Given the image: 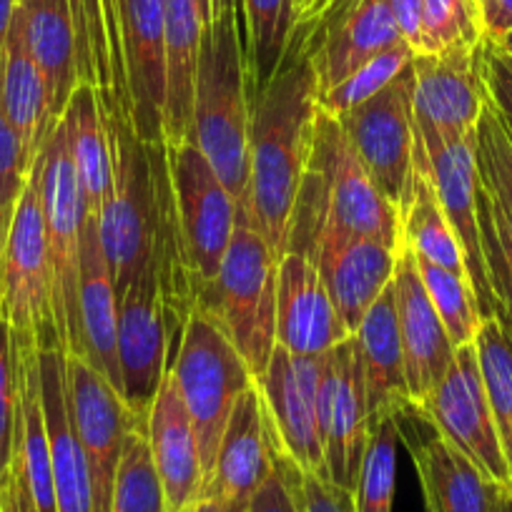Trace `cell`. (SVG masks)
<instances>
[{"instance_id":"2","label":"cell","mask_w":512,"mask_h":512,"mask_svg":"<svg viewBox=\"0 0 512 512\" xmlns=\"http://www.w3.org/2000/svg\"><path fill=\"white\" fill-rule=\"evenodd\" d=\"M319 231L367 236L400 249V211L374 184L342 123L324 111L314 121L312 156L287 251H304Z\"/></svg>"},{"instance_id":"61","label":"cell","mask_w":512,"mask_h":512,"mask_svg":"<svg viewBox=\"0 0 512 512\" xmlns=\"http://www.w3.org/2000/svg\"><path fill=\"white\" fill-rule=\"evenodd\" d=\"M18 3H23V0H18Z\"/></svg>"},{"instance_id":"32","label":"cell","mask_w":512,"mask_h":512,"mask_svg":"<svg viewBox=\"0 0 512 512\" xmlns=\"http://www.w3.org/2000/svg\"><path fill=\"white\" fill-rule=\"evenodd\" d=\"M166 28V103L164 141L166 146L191 139L194 123V88L199 66L201 26L196 0H164Z\"/></svg>"},{"instance_id":"10","label":"cell","mask_w":512,"mask_h":512,"mask_svg":"<svg viewBox=\"0 0 512 512\" xmlns=\"http://www.w3.org/2000/svg\"><path fill=\"white\" fill-rule=\"evenodd\" d=\"M181 239L199 292L216 277L236 226V201L194 141L166 146ZM199 299V297H196Z\"/></svg>"},{"instance_id":"22","label":"cell","mask_w":512,"mask_h":512,"mask_svg":"<svg viewBox=\"0 0 512 512\" xmlns=\"http://www.w3.org/2000/svg\"><path fill=\"white\" fill-rule=\"evenodd\" d=\"M272 470L267 410H264L262 392L254 382L239 397L226 422L214 470L201 497H214L224 512H249L251 500Z\"/></svg>"},{"instance_id":"11","label":"cell","mask_w":512,"mask_h":512,"mask_svg":"<svg viewBox=\"0 0 512 512\" xmlns=\"http://www.w3.org/2000/svg\"><path fill=\"white\" fill-rule=\"evenodd\" d=\"M66 397L91 475L93 512H111L123 442L144 422L128 410L121 392L86 357L66 354Z\"/></svg>"},{"instance_id":"12","label":"cell","mask_w":512,"mask_h":512,"mask_svg":"<svg viewBox=\"0 0 512 512\" xmlns=\"http://www.w3.org/2000/svg\"><path fill=\"white\" fill-rule=\"evenodd\" d=\"M412 96H415V68L410 63L377 96L342 116H334L342 123L344 134L352 141L374 184L395 206H400L412 174V149H415Z\"/></svg>"},{"instance_id":"31","label":"cell","mask_w":512,"mask_h":512,"mask_svg":"<svg viewBox=\"0 0 512 512\" xmlns=\"http://www.w3.org/2000/svg\"><path fill=\"white\" fill-rule=\"evenodd\" d=\"M0 106L21 136L31 161L38 159L56 123L48 113V93L41 68L28 51L21 11H16L0 51Z\"/></svg>"},{"instance_id":"16","label":"cell","mask_w":512,"mask_h":512,"mask_svg":"<svg viewBox=\"0 0 512 512\" xmlns=\"http://www.w3.org/2000/svg\"><path fill=\"white\" fill-rule=\"evenodd\" d=\"M477 46L420 53L412 61L415 68L412 118H415V136L422 144L462 139L477 128L482 106L487 101Z\"/></svg>"},{"instance_id":"55","label":"cell","mask_w":512,"mask_h":512,"mask_svg":"<svg viewBox=\"0 0 512 512\" xmlns=\"http://www.w3.org/2000/svg\"><path fill=\"white\" fill-rule=\"evenodd\" d=\"M8 229H11V221L0 214V304H3V256H6Z\"/></svg>"},{"instance_id":"51","label":"cell","mask_w":512,"mask_h":512,"mask_svg":"<svg viewBox=\"0 0 512 512\" xmlns=\"http://www.w3.org/2000/svg\"><path fill=\"white\" fill-rule=\"evenodd\" d=\"M482 38L500 43L512 31V0H480Z\"/></svg>"},{"instance_id":"46","label":"cell","mask_w":512,"mask_h":512,"mask_svg":"<svg viewBox=\"0 0 512 512\" xmlns=\"http://www.w3.org/2000/svg\"><path fill=\"white\" fill-rule=\"evenodd\" d=\"M33 164L36 161H31L21 136L0 106V214L8 221L13 219V211L21 201Z\"/></svg>"},{"instance_id":"54","label":"cell","mask_w":512,"mask_h":512,"mask_svg":"<svg viewBox=\"0 0 512 512\" xmlns=\"http://www.w3.org/2000/svg\"><path fill=\"white\" fill-rule=\"evenodd\" d=\"M337 3H342V0H317V6H314V11L309 13V18H307V21H304L302 26H297V28H294V31H299V28H309V26H314V23H317L319 18L324 16V13H329V11H332V8L337 6Z\"/></svg>"},{"instance_id":"1","label":"cell","mask_w":512,"mask_h":512,"mask_svg":"<svg viewBox=\"0 0 512 512\" xmlns=\"http://www.w3.org/2000/svg\"><path fill=\"white\" fill-rule=\"evenodd\" d=\"M317 83L302 48L289 46L277 76L249 98V204L277 259L289 249L294 211L309 169Z\"/></svg>"},{"instance_id":"53","label":"cell","mask_w":512,"mask_h":512,"mask_svg":"<svg viewBox=\"0 0 512 512\" xmlns=\"http://www.w3.org/2000/svg\"><path fill=\"white\" fill-rule=\"evenodd\" d=\"M18 11V0H0V51H3V43H6L8 31H11L13 16Z\"/></svg>"},{"instance_id":"45","label":"cell","mask_w":512,"mask_h":512,"mask_svg":"<svg viewBox=\"0 0 512 512\" xmlns=\"http://www.w3.org/2000/svg\"><path fill=\"white\" fill-rule=\"evenodd\" d=\"M21 422V374L11 324L0 317V480L11 470Z\"/></svg>"},{"instance_id":"23","label":"cell","mask_w":512,"mask_h":512,"mask_svg":"<svg viewBox=\"0 0 512 512\" xmlns=\"http://www.w3.org/2000/svg\"><path fill=\"white\" fill-rule=\"evenodd\" d=\"M395 307L400 327L402 354H405L407 390L412 405H420L450 369L455 344L447 337L442 319L437 317L415 267V256L407 246L397 249L395 264Z\"/></svg>"},{"instance_id":"3","label":"cell","mask_w":512,"mask_h":512,"mask_svg":"<svg viewBox=\"0 0 512 512\" xmlns=\"http://www.w3.org/2000/svg\"><path fill=\"white\" fill-rule=\"evenodd\" d=\"M279 259L256 224L249 196L236 201V226L219 272L201 287L196 307L204 309L231 339L254 379L267 372L277 347Z\"/></svg>"},{"instance_id":"57","label":"cell","mask_w":512,"mask_h":512,"mask_svg":"<svg viewBox=\"0 0 512 512\" xmlns=\"http://www.w3.org/2000/svg\"><path fill=\"white\" fill-rule=\"evenodd\" d=\"M184 512H224V510H221V505L214 500V497H199V500L191 502Z\"/></svg>"},{"instance_id":"56","label":"cell","mask_w":512,"mask_h":512,"mask_svg":"<svg viewBox=\"0 0 512 512\" xmlns=\"http://www.w3.org/2000/svg\"><path fill=\"white\" fill-rule=\"evenodd\" d=\"M314 6H317V0H294V28L307 21Z\"/></svg>"},{"instance_id":"37","label":"cell","mask_w":512,"mask_h":512,"mask_svg":"<svg viewBox=\"0 0 512 512\" xmlns=\"http://www.w3.org/2000/svg\"><path fill=\"white\" fill-rule=\"evenodd\" d=\"M111 512H166L164 487L151 457L146 420L131 427L123 442Z\"/></svg>"},{"instance_id":"8","label":"cell","mask_w":512,"mask_h":512,"mask_svg":"<svg viewBox=\"0 0 512 512\" xmlns=\"http://www.w3.org/2000/svg\"><path fill=\"white\" fill-rule=\"evenodd\" d=\"M0 317H6V322L11 324L13 339L21 347L63 352L56 314H53L51 267H48L38 159L33 164L31 176H28L21 201L13 211L11 229H8L6 256H3Z\"/></svg>"},{"instance_id":"41","label":"cell","mask_w":512,"mask_h":512,"mask_svg":"<svg viewBox=\"0 0 512 512\" xmlns=\"http://www.w3.org/2000/svg\"><path fill=\"white\" fill-rule=\"evenodd\" d=\"M475 156L480 184L500 206L502 216L512 226V141L502 126L500 111L487 96L475 131Z\"/></svg>"},{"instance_id":"4","label":"cell","mask_w":512,"mask_h":512,"mask_svg":"<svg viewBox=\"0 0 512 512\" xmlns=\"http://www.w3.org/2000/svg\"><path fill=\"white\" fill-rule=\"evenodd\" d=\"M191 141L234 201L249 191V93L241 53L239 13L201 33Z\"/></svg>"},{"instance_id":"25","label":"cell","mask_w":512,"mask_h":512,"mask_svg":"<svg viewBox=\"0 0 512 512\" xmlns=\"http://www.w3.org/2000/svg\"><path fill=\"white\" fill-rule=\"evenodd\" d=\"M354 342H357L359 364H362L369 425L374 430L379 422L395 420L412 407L400 327H397L395 284L390 282L382 297L364 314L354 332Z\"/></svg>"},{"instance_id":"6","label":"cell","mask_w":512,"mask_h":512,"mask_svg":"<svg viewBox=\"0 0 512 512\" xmlns=\"http://www.w3.org/2000/svg\"><path fill=\"white\" fill-rule=\"evenodd\" d=\"M174 354L169 369L174 372L184 405L194 422L201 465L209 480L226 422L239 397L256 379L224 329L199 307L191 312Z\"/></svg>"},{"instance_id":"14","label":"cell","mask_w":512,"mask_h":512,"mask_svg":"<svg viewBox=\"0 0 512 512\" xmlns=\"http://www.w3.org/2000/svg\"><path fill=\"white\" fill-rule=\"evenodd\" d=\"M475 131L462 136V139L435 141V144H422L415 136L412 164L425 169L427 176H430L442 211H445L447 221H450L452 231L460 241L462 256H465L467 282L475 292L480 317L490 319L497 317V302L490 287V277H487L480 221H477L480 174H477Z\"/></svg>"},{"instance_id":"42","label":"cell","mask_w":512,"mask_h":512,"mask_svg":"<svg viewBox=\"0 0 512 512\" xmlns=\"http://www.w3.org/2000/svg\"><path fill=\"white\" fill-rule=\"evenodd\" d=\"M417 53L407 46L405 41L395 43L387 51L377 53L374 58H369L364 66H359L357 71L349 73L342 83H337L334 88H329L327 93L317 96L319 111L329 113V116H342V113L352 111L359 103L369 101L372 96H377L382 88L390 86L402 71L412 63Z\"/></svg>"},{"instance_id":"9","label":"cell","mask_w":512,"mask_h":512,"mask_svg":"<svg viewBox=\"0 0 512 512\" xmlns=\"http://www.w3.org/2000/svg\"><path fill=\"white\" fill-rule=\"evenodd\" d=\"M412 410L437 435L455 445L482 475L500 487H512L475 342L455 349V357L442 382L420 405H412Z\"/></svg>"},{"instance_id":"7","label":"cell","mask_w":512,"mask_h":512,"mask_svg":"<svg viewBox=\"0 0 512 512\" xmlns=\"http://www.w3.org/2000/svg\"><path fill=\"white\" fill-rule=\"evenodd\" d=\"M106 121L113 144V189L98 214V236L118 299L154 259L159 221L149 149L128 118L106 116Z\"/></svg>"},{"instance_id":"47","label":"cell","mask_w":512,"mask_h":512,"mask_svg":"<svg viewBox=\"0 0 512 512\" xmlns=\"http://www.w3.org/2000/svg\"><path fill=\"white\" fill-rule=\"evenodd\" d=\"M477 56H480V73L487 96L502 116L512 118V53L505 51L500 43L482 38Z\"/></svg>"},{"instance_id":"36","label":"cell","mask_w":512,"mask_h":512,"mask_svg":"<svg viewBox=\"0 0 512 512\" xmlns=\"http://www.w3.org/2000/svg\"><path fill=\"white\" fill-rule=\"evenodd\" d=\"M475 347L492 420H495L497 437H500L507 470L512 477V334L502 327L497 317L482 319Z\"/></svg>"},{"instance_id":"58","label":"cell","mask_w":512,"mask_h":512,"mask_svg":"<svg viewBox=\"0 0 512 512\" xmlns=\"http://www.w3.org/2000/svg\"><path fill=\"white\" fill-rule=\"evenodd\" d=\"M495 512H512V487H502Z\"/></svg>"},{"instance_id":"5","label":"cell","mask_w":512,"mask_h":512,"mask_svg":"<svg viewBox=\"0 0 512 512\" xmlns=\"http://www.w3.org/2000/svg\"><path fill=\"white\" fill-rule=\"evenodd\" d=\"M38 181L51 267L53 314L63 352L88 359L81 319V234L86 204L78 186L68 146V126L63 118L51 128L38 154Z\"/></svg>"},{"instance_id":"21","label":"cell","mask_w":512,"mask_h":512,"mask_svg":"<svg viewBox=\"0 0 512 512\" xmlns=\"http://www.w3.org/2000/svg\"><path fill=\"white\" fill-rule=\"evenodd\" d=\"M354 337L339 317L317 264L287 251L277 272V344L297 357H324Z\"/></svg>"},{"instance_id":"34","label":"cell","mask_w":512,"mask_h":512,"mask_svg":"<svg viewBox=\"0 0 512 512\" xmlns=\"http://www.w3.org/2000/svg\"><path fill=\"white\" fill-rule=\"evenodd\" d=\"M397 211H400V246H407L412 254L422 256L437 267L467 277L460 241L442 211L430 176L417 164H412L410 181H407L405 196Z\"/></svg>"},{"instance_id":"50","label":"cell","mask_w":512,"mask_h":512,"mask_svg":"<svg viewBox=\"0 0 512 512\" xmlns=\"http://www.w3.org/2000/svg\"><path fill=\"white\" fill-rule=\"evenodd\" d=\"M392 16H395L397 31L402 41L420 53L422 46V16H425V0H390Z\"/></svg>"},{"instance_id":"52","label":"cell","mask_w":512,"mask_h":512,"mask_svg":"<svg viewBox=\"0 0 512 512\" xmlns=\"http://www.w3.org/2000/svg\"><path fill=\"white\" fill-rule=\"evenodd\" d=\"M196 8H199V18L204 31H209L219 18L236 13V0H196Z\"/></svg>"},{"instance_id":"43","label":"cell","mask_w":512,"mask_h":512,"mask_svg":"<svg viewBox=\"0 0 512 512\" xmlns=\"http://www.w3.org/2000/svg\"><path fill=\"white\" fill-rule=\"evenodd\" d=\"M480 41V0H425L420 53H442Z\"/></svg>"},{"instance_id":"38","label":"cell","mask_w":512,"mask_h":512,"mask_svg":"<svg viewBox=\"0 0 512 512\" xmlns=\"http://www.w3.org/2000/svg\"><path fill=\"white\" fill-rule=\"evenodd\" d=\"M412 256H415L417 274H420L422 284H425L427 297H430L437 317L445 324L447 337L455 344V349L462 347V344L475 342L482 317L467 277L450 272L445 267H437V264L427 262V259L417 254Z\"/></svg>"},{"instance_id":"18","label":"cell","mask_w":512,"mask_h":512,"mask_svg":"<svg viewBox=\"0 0 512 512\" xmlns=\"http://www.w3.org/2000/svg\"><path fill=\"white\" fill-rule=\"evenodd\" d=\"M322 364L324 357H297L277 344L256 387L269 425L294 465L309 475L329 477L317 412Z\"/></svg>"},{"instance_id":"26","label":"cell","mask_w":512,"mask_h":512,"mask_svg":"<svg viewBox=\"0 0 512 512\" xmlns=\"http://www.w3.org/2000/svg\"><path fill=\"white\" fill-rule=\"evenodd\" d=\"M397 430L420 475L427 512H495L502 487L482 475L455 445L432 427L430 435H417L397 422Z\"/></svg>"},{"instance_id":"15","label":"cell","mask_w":512,"mask_h":512,"mask_svg":"<svg viewBox=\"0 0 512 512\" xmlns=\"http://www.w3.org/2000/svg\"><path fill=\"white\" fill-rule=\"evenodd\" d=\"M317 412L329 480L354 495L364 452L372 437L362 364L354 337L324 354Z\"/></svg>"},{"instance_id":"40","label":"cell","mask_w":512,"mask_h":512,"mask_svg":"<svg viewBox=\"0 0 512 512\" xmlns=\"http://www.w3.org/2000/svg\"><path fill=\"white\" fill-rule=\"evenodd\" d=\"M397 440L400 430L395 420L379 422L372 430L354 487V512H392L397 490Z\"/></svg>"},{"instance_id":"39","label":"cell","mask_w":512,"mask_h":512,"mask_svg":"<svg viewBox=\"0 0 512 512\" xmlns=\"http://www.w3.org/2000/svg\"><path fill=\"white\" fill-rule=\"evenodd\" d=\"M477 221L487 277L497 302V319L512 334V226L482 184L477 189Z\"/></svg>"},{"instance_id":"59","label":"cell","mask_w":512,"mask_h":512,"mask_svg":"<svg viewBox=\"0 0 512 512\" xmlns=\"http://www.w3.org/2000/svg\"><path fill=\"white\" fill-rule=\"evenodd\" d=\"M500 118H502V126H505V131H507V136H510V141H512V118H507V116H502V113H500Z\"/></svg>"},{"instance_id":"19","label":"cell","mask_w":512,"mask_h":512,"mask_svg":"<svg viewBox=\"0 0 512 512\" xmlns=\"http://www.w3.org/2000/svg\"><path fill=\"white\" fill-rule=\"evenodd\" d=\"M118 23L131 123L146 146L161 144L166 103L164 0H118Z\"/></svg>"},{"instance_id":"28","label":"cell","mask_w":512,"mask_h":512,"mask_svg":"<svg viewBox=\"0 0 512 512\" xmlns=\"http://www.w3.org/2000/svg\"><path fill=\"white\" fill-rule=\"evenodd\" d=\"M81 83L98 91L106 116L131 118L121 56L118 0H68Z\"/></svg>"},{"instance_id":"17","label":"cell","mask_w":512,"mask_h":512,"mask_svg":"<svg viewBox=\"0 0 512 512\" xmlns=\"http://www.w3.org/2000/svg\"><path fill=\"white\" fill-rule=\"evenodd\" d=\"M400 41L390 0H342L314 26L292 36V46L307 53L317 96Z\"/></svg>"},{"instance_id":"48","label":"cell","mask_w":512,"mask_h":512,"mask_svg":"<svg viewBox=\"0 0 512 512\" xmlns=\"http://www.w3.org/2000/svg\"><path fill=\"white\" fill-rule=\"evenodd\" d=\"M0 512H38L31 495V485H28L21 445H16V457H13L11 470L0 480Z\"/></svg>"},{"instance_id":"20","label":"cell","mask_w":512,"mask_h":512,"mask_svg":"<svg viewBox=\"0 0 512 512\" xmlns=\"http://www.w3.org/2000/svg\"><path fill=\"white\" fill-rule=\"evenodd\" d=\"M302 254L317 264L319 277L352 334L395 277L397 249L367 236L319 231Z\"/></svg>"},{"instance_id":"60","label":"cell","mask_w":512,"mask_h":512,"mask_svg":"<svg viewBox=\"0 0 512 512\" xmlns=\"http://www.w3.org/2000/svg\"><path fill=\"white\" fill-rule=\"evenodd\" d=\"M500 46H502V48H505V51H510V53H512V31H510V33H507V36H505V38H502V41H500Z\"/></svg>"},{"instance_id":"13","label":"cell","mask_w":512,"mask_h":512,"mask_svg":"<svg viewBox=\"0 0 512 512\" xmlns=\"http://www.w3.org/2000/svg\"><path fill=\"white\" fill-rule=\"evenodd\" d=\"M118 372L128 410L146 420L169 372V332L161 304L156 254L131 287L118 297Z\"/></svg>"},{"instance_id":"29","label":"cell","mask_w":512,"mask_h":512,"mask_svg":"<svg viewBox=\"0 0 512 512\" xmlns=\"http://www.w3.org/2000/svg\"><path fill=\"white\" fill-rule=\"evenodd\" d=\"M18 11L28 51L46 81L48 113L51 121L58 123L81 86L71 8L68 0H23L18 3Z\"/></svg>"},{"instance_id":"49","label":"cell","mask_w":512,"mask_h":512,"mask_svg":"<svg viewBox=\"0 0 512 512\" xmlns=\"http://www.w3.org/2000/svg\"><path fill=\"white\" fill-rule=\"evenodd\" d=\"M274 467V465H272ZM249 512H302L297 505V497H294L289 482L279 475L277 470H272V475L267 477L259 492L251 500Z\"/></svg>"},{"instance_id":"27","label":"cell","mask_w":512,"mask_h":512,"mask_svg":"<svg viewBox=\"0 0 512 512\" xmlns=\"http://www.w3.org/2000/svg\"><path fill=\"white\" fill-rule=\"evenodd\" d=\"M41 402L51 445L53 487L58 512H93L91 475L86 455L73 427L66 397V354L58 349H38Z\"/></svg>"},{"instance_id":"35","label":"cell","mask_w":512,"mask_h":512,"mask_svg":"<svg viewBox=\"0 0 512 512\" xmlns=\"http://www.w3.org/2000/svg\"><path fill=\"white\" fill-rule=\"evenodd\" d=\"M246 93L269 86L287 58L294 36V0H236Z\"/></svg>"},{"instance_id":"24","label":"cell","mask_w":512,"mask_h":512,"mask_svg":"<svg viewBox=\"0 0 512 512\" xmlns=\"http://www.w3.org/2000/svg\"><path fill=\"white\" fill-rule=\"evenodd\" d=\"M151 457L166 497V512H184L204 495L206 475L201 465L194 422L184 405L174 372H166L146 417Z\"/></svg>"},{"instance_id":"30","label":"cell","mask_w":512,"mask_h":512,"mask_svg":"<svg viewBox=\"0 0 512 512\" xmlns=\"http://www.w3.org/2000/svg\"><path fill=\"white\" fill-rule=\"evenodd\" d=\"M81 319L88 362L96 364L108 382L121 392L118 372V299L111 267L103 254L98 219L86 214L81 234Z\"/></svg>"},{"instance_id":"33","label":"cell","mask_w":512,"mask_h":512,"mask_svg":"<svg viewBox=\"0 0 512 512\" xmlns=\"http://www.w3.org/2000/svg\"><path fill=\"white\" fill-rule=\"evenodd\" d=\"M63 121L68 126V146L86 214L98 219L113 189V144L96 88L81 83L71 96Z\"/></svg>"},{"instance_id":"44","label":"cell","mask_w":512,"mask_h":512,"mask_svg":"<svg viewBox=\"0 0 512 512\" xmlns=\"http://www.w3.org/2000/svg\"><path fill=\"white\" fill-rule=\"evenodd\" d=\"M267 435H269V452H272L274 470L289 482L294 497H297L299 510L302 512H354L352 492L337 487L329 477L309 475V472H302L297 465H294L292 457H289L287 452H284V447L279 445L277 435H274L272 425H269V417H267Z\"/></svg>"}]
</instances>
